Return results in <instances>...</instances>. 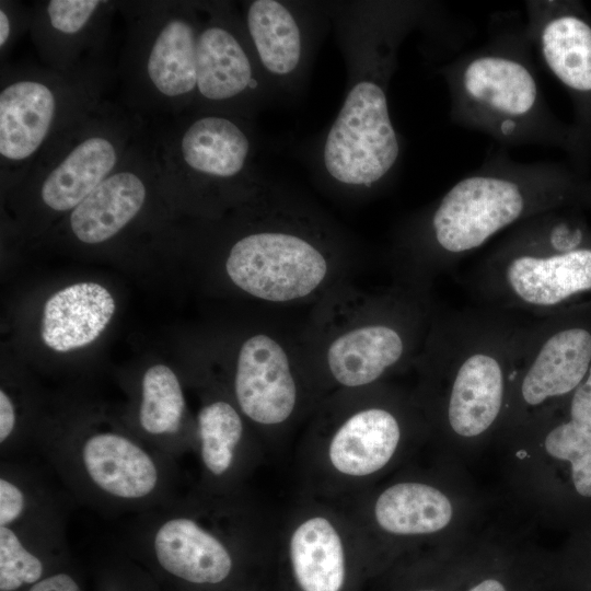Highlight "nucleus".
Returning <instances> with one entry per match:
<instances>
[{"mask_svg":"<svg viewBox=\"0 0 591 591\" xmlns=\"http://www.w3.org/2000/svg\"><path fill=\"white\" fill-rule=\"evenodd\" d=\"M329 9L346 66V91L335 119L314 141L310 161L320 182L334 193L366 197L391 176L399 160L387 88L417 5L329 1Z\"/></svg>","mask_w":591,"mask_h":591,"instance_id":"nucleus-1","label":"nucleus"},{"mask_svg":"<svg viewBox=\"0 0 591 591\" xmlns=\"http://www.w3.org/2000/svg\"><path fill=\"white\" fill-rule=\"evenodd\" d=\"M135 515L128 552L178 591H269L275 548L244 490L195 487Z\"/></svg>","mask_w":591,"mask_h":591,"instance_id":"nucleus-2","label":"nucleus"},{"mask_svg":"<svg viewBox=\"0 0 591 591\" xmlns=\"http://www.w3.org/2000/svg\"><path fill=\"white\" fill-rule=\"evenodd\" d=\"M229 233V280L267 303H298L329 286L345 247L340 232L269 181L254 199L221 217Z\"/></svg>","mask_w":591,"mask_h":591,"instance_id":"nucleus-3","label":"nucleus"},{"mask_svg":"<svg viewBox=\"0 0 591 591\" xmlns=\"http://www.w3.org/2000/svg\"><path fill=\"white\" fill-rule=\"evenodd\" d=\"M83 412L42 419L34 451L74 502L106 517L138 514L178 496L176 460L129 427Z\"/></svg>","mask_w":591,"mask_h":591,"instance_id":"nucleus-4","label":"nucleus"},{"mask_svg":"<svg viewBox=\"0 0 591 591\" xmlns=\"http://www.w3.org/2000/svg\"><path fill=\"white\" fill-rule=\"evenodd\" d=\"M148 128L162 194L173 207L215 220L269 183L255 163L254 120L188 112L158 118Z\"/></svg>","mask_w":591,"mask_h":591,"instance_id":"nucleus-5","label":"nucleus"},{"mask_svg":"<svg viewBox=\"0 0 591 591\" xmlns=\"http://www.w3.org/2000/svg\"><path fill=\"white\" fill-rule=\"evenodd\" d=\"M147 130L142 116L104 100L59 134L7 194L30 228L46 227L82 202L121 164Z\"/></svg>","mask_w":591,"mask_h":591,"instance_id":"nucleus-6","label":"nucleus"},{"mask_svg":"<svg viewBox=\"0 0 591 591\" xmlns=\"http://www.w3.org/2000/svg\"><path fill=\"white\" fill-rule=\"evenodd\" d=\"M126 21L120 62L125 106L152 118L193 111L202 1H118Z\"/></svg>","mask_w":591,"mask_h":591,"instance_id":"nucleus-7","label":"nucleus"},{"mask_svg":"<svg viewBox=\"0 0 591 591\" xmlns=\"http://www.w3.org/2000/svg\"><path fill=\"white\" fill-rule=\"evenodd\" d=\"M106 61L71 72L44 65H1L0 178L4 193L27 174L63 130L103 102Z\"/></svg>","mask_w":591,"mask_h":591,"instance_id":"nucleus-8","label":"nucleus"},{"mask_svg":"<svg viewBox=\"0 0 591 591\" xmlns=\"http://www.w3.org/2000/svg\"><path fill=\"white\" fill-rule=\"evenodd\" d=\"M318 420L309 463L329 497L358 489L383 471L399 450L403 426L389 407L360 398V391L337 392Z\"/></svg>","mask_w":591,"mask_h":591,"instance_id":"nucleus-9","label":"nucleus"},{"mask_svg":"<svg viewBox=\"0 0 591 591\" xmlns=\"http://www.w3.org/2000/svg\"><path fill=\"white\" fill-rule=\"evenodd\" d=\"M359 533L328 503L299 507L275 548L277 591H358L368 567Z\"/></svg>","mask_w":591,"mask_h":591,"instance_id":"nucleus-10","label":"nucleus"},{"mask_svg":"<svg viewBox=\"0 0 591 591\" xmlns=\"http://www.w3.org/2000/svg\"><path fill=\"white\" fill-rule=\"evenodd\" d=\"M275 100L258 67L239 4L202 1L197 45V88L192 112L255 120Z\"/></svg>","mask_w":591,"mask_h":591,"instance_id":"nucleus-11","label":"nucleus"},{"mask_svg":"<svg viewBox=\"0 0 591 591\" xmlns=\"http://www.w3.org/2000/svg\"><path fill=\"white\" fill-rule=\"evenodd\" d=\"M239 10L274 97L300 94L320 40L332 26L329 1L247 0Z\"/></svg>","mask_w":591,"mask_h":591,"instance_id":"nucleus-12","label":"nucleus"},{"mask_svg":"<svg viewBox=\"0 0 591 591\" xmlns=\"http://www.w3.org/2000/svg\"><path fill=\"white\" fill-rule=\"evenodd\" d=\"M361 305L334 309L313 352L322 382L337 392L367 390L399 364L408 350L403 328ZM336 392V393H337Z\"/></svg>","mask_w":591,"mask_h":591,"instance_id":"nucleus-13","label":"nucleus"},{"mask_svg":"<svg viewBox=\"0 0 591 591\" xmlns=\"http://www.w3.org/2000/svg\"><path fill=\"white\" fill-rule=\"evenodd\" d=\"M303 370L290 347L277 336H247L236 352L230 396L257 434L291 426L308 398Z\"/></svg>","mask_w":591,"mask_h":591,"instance_id":"nucleus-14","label":"nucleus"},{"mask_svg":"<svg viewBox=\"0 0 591 591\" xmlns=\"http://www.w3.org/2000/svg\"><path fill=\"white\" fill-rule=\"evenodd\" d=\"M529 206L524 186L509 177L477 174L462 178L440 199L428 229L436 245L463 253L483 245L515 222Z\"/></svg>","mask_w":591,"mask_h":591,"instance_id":"nucleus-15","label":"nucleus"},{"mask_svg":"<svg viewBox=\"0 0 591 591\" xmlns=\"http://www.w3.org/2000/svg\"><path fill=\"white\" fill-rule=\"evenodd\" d=\"M161 197L148 128L121 164L63 218L62 228L82 245H102L121 235Z\"/></svg>","mask_w":591,"mask_h":591,"instance_id":"nucleus-16","label":"nucleus"},{"mask_svg":"<svg viewBox=\"0 0 591 591\" xmlns=\"http://www.w3.org/2000/svg\"><path fill=\"white\" fill-rule=\"evenodd\" d=\"M32 8L30 34L42 65L71 72L105 61L117 1L44 0Z\"/></svg>","mask_w":591,"mask_h":591,"instance_id":"nucleus-17","label":"nucleus"},{"mask_svg":"<svg viewBox=\"0 0 591 591\" xmlns=\"http://www.w3.org/2000/svg\"><path fill=\"white\" fill-rule=\"evenodd\" d=\"M195 450L200 475L196 487L215 495L243 489L258 459L254 430L231 396H210L195 419Z\"/></svg>","mask_w":591,"mask_h":591,"instance_id":"nucleus-18","label":"nucleus"},{"mask_svg":"<svg viewBox=\"0 0 591 591\" xmlns=\"http://www.w3.org/2000/svg\"><path fill=\"white\" fill-rule=\"evenodd\" d=\"M129 428L175 460L195 450V421L188 418L181 380L169 366L152 364L142 373Z\"/></svg>","mask_w":591,"mask_h":591,"instance_id":"nucleus-19","label":"nucleus"},{"mask_svg":"<svg viewBox=\"0 0 591 591\" xmlns=\"http://www.w3.org/2000/svg\"><path fill=\"white\" fill-rule=\"evenodd\" d=\"M116 302L111 291L94 281L59 289L44 304L43 343L57 352H70L96 340L111 323Z\"/></svg>","mask_w":591,"mask_h":591,"instance_id":"nucleus-20","label":"nucleus"},{"mask_svg":"<svg viewBox=\"0 0 591 591\" xmlns=\"http://www.w3.org/2000/svg\"><path fill=\"white\" fill-rule=\"evenodd\" d=\"M506 280L522 302L538 308L556 305L591 289V250L518 255L507 265Z\"/></svg>","mask_w":591,"mask_h":591,"instance_id":"nucleus-21","label":"nucleus"},{"mask_svg":"<svg viewBox=\"0 0 591 591\" xmlns=\"http://www.w3.org/2000/svg\"><path fill=\"white\" fill-rule=\"evenodd\" d=\"M505 371L497 356L479 350L456 370L448 403V421L461 437L487 431L499 416L505 395Z\"/></svg>","mask_w":591,"mask_h":591,"instance_id":"nucleus-22","label":"nucleus"},{"mask_svg":"<svg viewBox=\"0 0 591 591\" xmlns=\"http://www.w3.org/2000/svg\"><path fill=\"white\" fill-rule=\"evenodd\" d=\"M465 96L479 108L507 118L505 132L515 126L512 118L528 115L536 104L537 85L520 61L502 56H480L462 73Z\"/></svg>","mask_w":591,"mask_h":591,"instance_id":"nucleus-23","label":"nucleus"},{"mask_svg":"<svg viewBox=\"0 0 591 591\" xmlns=\"http://www.w3.org/2000/svg\"><path fill=\"white\" fill-rule=\"evenodd\" d=\"M590 364V332L572 327L554 333L541 345L522 378V399L538 406L576 391L587 378Z\"/></svg>","mask_w":591,"mask_h":591,"instance_id":"nucleus-24","label":"nucleus"},{"mask_svg":"<svg viewBox=\"0 0 591 591\" xmlns=\"http://www.w3.org/2000/svg\"><path fill=\"white\" fill-rule=\"evenodd\" d=\"M374 526L399 537L422 536L445 529L453 518L449 497L438 487L417 480H403L382 489L370 507Z\"/></svg>","mask_w":591,"mask_h":591,"instance_id":"nucleus-25","label":"nucleus"},{"mask_svg":"<svg viewBox=\"0 0 591 591\" xmlns=\"http://www.w3.org/2000/svg\"><path fill=\"white\" fill-rule=\"evenodd\" d=\"M543 58L567 86L591 91V27L573 15L549 20L541 34Z\"/></svg>","mask_w":591,"mask_h":591,"instance_id":"nucleus-26","label":"nucleus"},{"mask_svg":"<svg viewBox=\"0 0 591 591\" xmlns=\"http://www.w3.org/2000/svg\"><path fill=\"white\" fill-rule=\"evenodd\" d=\"M544 447L551 456L571 464L575 489L591 498V437L568 420L547 433Z\"/></svg>","mask_w":591,"mask_h":591,"instance_id":"nucleus-27","label":"nucleus"},{"mask_svg":"<svg viewBox=\"0 0 591 591\" xmlns=\"http://www.w3.org/2000/svg\"><path fill=\"white\" fill-rule=\"evenodd\" d=\"M33 8L16 1H0V56L1 62L14 44L30 32Z\"/></svg>","mask_w":591,"mask_h":591,"instance_id":"nucleus-28","label":"nucleus"},{"mask_svg":"<svg viewBox=\"0 0 591 591\" xmlns=\"http://www.w3.org/2000/svg\"><path fill=\"white\" fill-rule=\"evenodd\" d=\"M579 430L591 437V368L577 387L570 404V419Z\"/></svg>","mask_w":591,"mask_h":591,"instance_id":"nucleus-29","label":"nucleus"},{"mask_svg":"<svg viewBox=\"0 0 591 591\" xmlns=\"http://www.w3.org/2000/svg\"><path fill=\"white\" fill-rule=\"evenodd\" d=\"M26 591H83V589L68 563L31 586Z\"/></svg>","mask_w":591,"mask_h":591,"instance_id":"nucleus-30","label":"nucleus"},{"mask_svg":"<svg viewBox=\"0 0 591 591\" xmlns=\"http://www.w3.org/2000/svg\"><path fill=\"white\" fill-rule=\"evenodd\" d=\"M126 575H118L117 572L107 575L102 591H132L130 589L131 586L126 581Z\"/></svg>","mask_w":591,"mask_h":591,"instance_id":"nucleus-31","label":"nucleus"},{"mask_svg":"<svg viewBox=\"0 0 591 591\" xmlns=\"http://www.w3.org/2000/svg\"><path fill=\"white\" fill-rule=\"evenodd\" d=\"M468 591H507L505 586L497 579L488 578L473 588H471Z\"/></svg>","mask_w":591,"mask_h":591,"instance_id":"nucleus-32","label":"nucleus"},{"mask_svg":"<svg viewBox=\"0 0 591 591\" xmlns=\"http://www.w3.org/2000/svg\"><path fill=\"white\" fill-rule=\"evenodd\" d=\"M413 591H437V590L429 589V588H421V589H416V590H413Z\"/></svg>","mask_w":591,"mask_h":591,"instance_id":"nucleus-33","label":"nucleus"}]
</instances>
